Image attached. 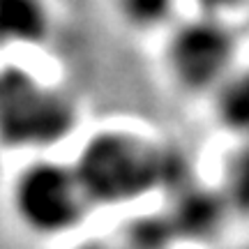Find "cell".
Wrapping results in <instances>:
<instances>
[{
	"instance_id": "obj_1",
	"label": "cell",
	"mask_w": 249,
	"mask_h": 249,
	"mask_svg": "<svg viewBox=\"0 0 249 249\" xmlns=\"http://www.w3.org/2000/svg\"><path fill=\"white\" fill-rule=\"evenodd\" d=\"M71 164L92 208L134 203L166 180L164 150L148 136L120 127L95 132Z\"/></svg>"
},
{
	"instance_id": "obj_2",
	"label": "cell",
	"mask_w": 249,
	"mask_h": 249,
	"mask_svg": "<svg viewBox=\"0 0 249 249\" xmlns=\"http://www.w3.org/2000/svg\"><path fill=\"white\" fill-rule=\"evenodd\" d=\"M12 213L26 231L42 238H60L86 222L92 210L74 164L37 157L12 180Z\"/></svg>"
},
{
	"instance_id": "obj_3",
	"label": "cell",
	"mask_w": 249,
	"mask_h": 249,
	"mask_svg": "<svg viewBox=\"0 0 249 249\" xmlns=\"http://www.w3.org/2000/svg\"><path fill=\"white\" fill-rule=\"evenodd\" d=\"M76 123V108L60 90L26 70L0 71V141L39 150L60 143Z\"/></svg>"
},
{
	"instance_id": "obj_4",
	"label": "cell",
	"mask_w": 249,
	"mask_h": 249,
	"mask_svg": "<svg viewBox=\"0 0 249 249\" xmlns=\"http://www.w3.org/2000/svg\"><path fill=\"white\" fill-rule=\"evenodd\" d=\"M235 58L238 39L229 21L194 14L169 28L164 65L187 92H214L235 71Z\"/></svg>"
},
{
	"instance_id": "obj_5",
	"label": "cell",
	"mask_w": 249,
	"mask_h": 249,
	"mask_svg": "<svg viewBox=\"0 0 249 249\" xmlns=\"http://www.w3.org/2000/svg\"><path fill=\"white\" fill-rule=\"evenodd\" d=\"M49 30L42 0H0V44H37Z\"/></svg>"
},
{
	"instance_id": "obj_6",
	"label": "cell",
	"mask_w": 249,
	"mask_h": 249,
	"mask_svg": "<svg viewBox=\"0 0 249 249\" xmlns=\"http://www.w3.org/2000/svg\"><path fill=\"white\" fill-rule=\"evenodd\" d=\"M213 108L224 129L249 141V70H235L214 90Z\"/></svg>"
},
{
	"instance_id": "obj_7",
	"label": "cell",
	"mask_w": 249,
	"mask_h": 249,
	"mask_svg": "<svg viewBox=\"0 0 249 249\" xmlns=\"http://www.w3.org/2000/svg\"><path fill=\"white\" fill-rule=\"evenodd\" d=\"M178 0H118V12L134 30H157L173 17Z\"/></svg>"
},
{
	"instance_id": "obj_8",
	"label": "cell",
	"mask_w": 249,
	"mask_h": 249,
	"mask_svg": "<svg viewBox=\"0 0 249 249\" xmlns=\"http://www.w3.org/2000/svg\"><path fill=\"white\" fill-rule=\"evenodd\" d=\"M189 2L194 5L196 14H201V17L229 21V17L233 12H238L247 0H189Z\"/></svg>"
},
{
	"instance_id": "obj_9",
	"label": "cell",
	"mask_w": 249,
	"mask_h": 249,
	"mask_svg": "<svg viewBox=\"0 0 249 249\" xmlns=\"http://www.w3.org/2000/svg\"><path fill=\"white\" fill-rule=\"evenodd\" d=\"M233 182H235V192L249 198V148H247V152L242 155L240 160H238V166H235Z\"/></svg>"
},
{
	"instance_id": "obj_10",
	"label": "cell",
	"mask_w": 249,
	"mask_h": 249,
	"mask_svg": "<svg viewBox=\"0 0 249 249\" xmlns=\"http://www.w3.org/2000/svg\"><path fill=\"white\" fill-rule=\"evenodd\" d=\"M74 249H124L120 242H108V240H88L81 242Z\"/></svg>"
}]
</instances>
